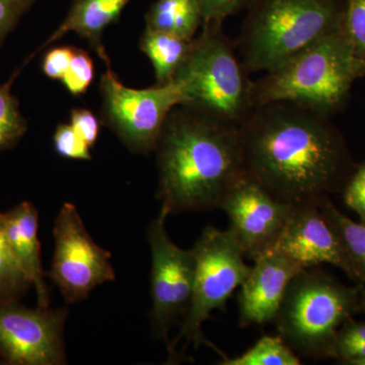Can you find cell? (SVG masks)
Returning <instances> with one entry per match:
<instances>
[{
	"instance_id": "obj_2",
	"label": "cell",
	"mask_w": 365,
	"mask_h": 365,
	"mask_svg": "<svg viewBox=\"0 0 365 365\" xmlns=\"http://www.w3.org/2000/svg\"><path fill=\"white\" fill-rule=\"evenodd\" d=\"M157 197L165 215L220 208L246 177L240 128L179 106L158 138Z\"/></svg>"
},
{
	"instance_id": "obj_19",
	"label": "cell",
	"mask_w": 365,
	"mask_h": 365,
	"mask_svg": "<svg viewBox=\"0 0 365 365\" xmlns=\"http://www.w3.org/2000/svg\"><path fill=\"white\" fill-rule=\"evenodd\" d=\"M319 207L337 235L350 275L365 279V222L359 223L346 217L329 199H322Z\"/></svg>"
},
{
	"instance_id": "obj_23",
	"label": "cell",
	"mask_w": 365,
	"mask_h": 365,
	"mask_svg": "<svg viewBox=\"0 0 365 365\" xmlns=\"http://www.w3.org/2000/svg\"><path fill=\"white\" fill-rule=\"evenodd\" d=\"M334 356L346 364L365 359V324L346 319L334 341Z\"/></svg>"
},
{
	"instance_id": "obj_4",
	"label": "cell",
	"mask_w": 365,
	"mask_h": 365,
	"mask_svg": "<svg viewBox=\"0 0 365 365\" xmlns=\"http://www.w3.org/2000/svg\"><path fill=\"white\" fill-rule=\"evenodd\" d=\"M338 0H254L241 38L250 72H268L342 28Z\"/></svg>"
},
{
	"instance_id": "obj_12",
	"label": "cell",
	"mask_w": 365,
	"mask_h": 365,
	"mask_svg": "<svg viewBox=\"0 0 365 365\" xmlns=\"http://www.w3.org/2000/svg\"><path fill=\"white\" fill-rule=\"evenodd\" d=\"M294 208L276 200L247 177L235 185L220 206L245 256L253 260L273 249Z\"/></svg>"
},
{
	"instance_id": "obj_29",
	"label": "cell",
	"mask_w": 365,
	"mask_h": 365,
	"mask_svg": "<svg viewBox=\"0 0 365 365\" xmlns=\"http://www.w3.org/2000/svg\"><path fill=\"white\" fill-rule=\"evenodd\" d=\"M74 51L76 47L73 46H60L46 53L42 61V71L45 76L50 79L61 81L68 69Z\"/></svg>"
},
{
	"instance_id": "obj_10",
	"label": "cell",
	"mask_w": 365,
	"mask_h": 365,
	"mask_svg": "<svg viewBox=\"0 0 365 365\" xmlns=\"http://www.w3.org/2000/svg\"><path fill=\"white\" fill-rule=\"evenodd\" d=\"M168 216L160 211L148 228L151 253V323L170 347L169 332L181 324L193 294L196 259L193 250L179 248L165 230Z\"/></svg>"
},
{
	"instance_id": "obj_5",
	"label": "cell",
	"mask_w": 365,
	"mask_h": 365,
	"mask_svg": "<svg viewBox=\"0 0 365 365\" xmlns=\"http://www.w3.org/2000/svg\"><path fill=\"white\" fill-rule=\"evenodd\" d=\"M220 26L203 25L174 79L184 86V107L240 128L254 109V83Z\"/></svg>"
},
{
	"instance_id": "obj_14",
	"label": "cell",
	"mask_w": 365,
	"mask_h": 365,
	"mask_svg": "<svg viewBox=\"0 0 365 365\" xmlns=\"http://www.w3.org/2000/svg\"><path fill=\"white\" fill-rule=\"evenodd\" d=\"M318 204L295 207L270 252L283 255L304 268L328 263L347 271L339 240Z\"/></svg>"
},
{
	"instance_id": "obj_11",
	"label": "cell",
	"mask_w": 365,
	"mask_h": 365,
	"mask_svg": "<svg viewBox=\"0 0 365 365\" xmlns=\"http://www.w3.org/2000/svg\"><path fill=\"white\" fill-rule=\"evenodd\" d=\"M66 309H30L18 300L0 302V356L11 365L66 364Z\"/></svg>"
},
{
	"instance_id": "obj_32",
	"label": "cell",
	"mask_w": 365,
	"mask_h": 365,
	"mask_svg": "<svg viewBox=\"0 0 365 365\" xmlns=\"http://www.w3.org/2000/svg\"><path fill=\"white\" fill-rule=\"evenodd\" d=\"M351 365H365V359L356 360V361H353Z\"/></svg>"
},
{
	"instance_id": "obj_30",
	"label": "cell",
	"mask_w": 365,
	"mask_h": 365,
	"mask_svg": "<svg viewBox=\"0 0 365 365\" xmlns=\"http://www.w3.org/2000/svg\"><path fill=\"white\" fill-rule=\"evenodd\" d=\"M71 126L90 148L98 141L100 122L93 112L83 108H76L71 112Z\"/></svg>"
},
{
	"instance_id": "obj_1",
	"label": "cell",
	"mask_w": 365,
	"mask_h": 365,
	"mask_svg": "<svg viewBox=\"0 0 365 365\" xmlns=\"http://www.w3.org/2000/svg\"><path fill=\"white\" fill-rule=\"evenodd\" d=\"M240 135L246 177L294 207L318 204L345 169L344 150L326 116L300 106H257Z\"/></svg>"
},
{
	"instance_id": "obj_8",
	"label": "cell",
	"mask_w": 365,
	"mask_h": 365,
	"mask_svg": "<svg viewBox=\"0 0 365 365\" xmlns=\"http://www.w3.org/2000/svg\"><path fill=\"white\" fill-rule=\"evenodd\" d=\"M101 76L102 123L133 153L148 155L155 151L158 138L170 112L186 102V93L180 81L144 90L128 88L112 71L111 61L104 62Z\"/></svg>"
},
{
	"instance_id": "obj_20",
	"label": "cell",
	"mask_w": 365,
	"mask_h": 365,
	"mask_svg": "<svg viewBox=\"0 0 365 365\" xmlns=\"http://www.w3.org/2000/svg\"><path fill=\"white\" fill-rule=\"evenodd\" d=\"M30 60L28 58L6 83L0 86V151L14 148L28 130V122L21 114L18 98L11 93V86Z\"/></svg>"
},
{
	"instance_id": "obj_27",
	"label": "cell",
	"mask_w": 365,
	"mask_h": 365,
	"mask_svg": "<svg viewBox=\"0 0 365 365\" xmlns=\"http://www.w3.org/2000/svg\"><path fill=\"white\" fill-rule=\"evenodd\" d=\"M38 0H0V47Z\"/></svg>"
},
{
	"instance_id": "obj_33",
	"label": "cell",
	"mask_w": 365,
	"mask_h": 365,
	"mask_svg": "<svg viewBox=\"0 0 365 365\" xmlns=\"http://www.w3.org/2000/svg\"><path fill=\"white\" fill-rule=\"evenodd\" d=\"M361 307L365 309V289L364 290V292H362Z\"/></svg>"
},
{
	"instance_id": "obj_24",
	"label": "cell",
	"mask_w": 365,
	"mask_h": 365,
	"mask_svg": "<svg viewBox=\"0 0 365 365\" xmlns=\"http://www.w3.org/2000/svg\"><path fill=\"white\" fill-rule=\"evenodd\" d=\"M341 29L355 56L365 66V0H347Z\"/></svg>"
},
{
	"instance_id": "obj_13",
	"label": "cell",
	"mask_w": 365,
	"mask_h": 365,
	"mask_svg": "<svg viewBox=\"0 0 365 365\" xmlns=\"http://www.w3.org/2000/svg\"><path fill=\"white\" fill-rule=\"evenodd\" d=\"M239 294L240 325H264L277 316L289 283L304 269L287 257L268 252L254 260Z\"/></svg>"
},
{
	"instance_id": "obj_3",
	"label": "cell",
	"mask_w": 365,
	"mask_h": 365,
	"mask_svg": "<svg viewBox=\"0 0 365 365\" xmlns=\"http://www.w3.org/2000/svg\"><path fill=\"white\" fill-rule=\"evenodd\" d=\"M365 66L357 59L342 29L266 72L253 85L254 108L290 103L327 116L337 110Z\"/></svg>"
},
{
	"instance_id": "obj_25",
	"label": "cell",
	"mask_w": 365,
	"mask_h": 365,
	"mask_svg": "<svg viewBox=\"0 0 365 365\" xmlns=\"http://www.w3.org/2000/svg\"><path fill=\"white\" fill-rule=\"evenodd\" d=\"M95 76V66L88 53L76 47L73 57L63 78L64 88L74 97L86 93Z\"/></svg>"
},
{
	"instance_id": "obj_17",
	"label": "cell",
	"mask_w": 365,
	"mask_h": 365,
	"mask_svg": "<svg viewBox=\"0 0 365 365\" xmlns=\"http://www.w3.org/2000/svg\"><path fill=\"white\" fill-rule=\"evenodd\" d=\"M145 24L150 30L193 41L203 21L197 0H158L145 14Z\"/></svg>"
},
{
	"instance_id": "obj_7",
	"label": "cell",
	"mask_w": 365,
	"mask_h": 365,
	"mask_svg": "<svg viewBox=\"0 0 365 365\" xmlns=\"http://www.w3.org/2000/svg\"><path fill=\"white\" fill-rule=\"evenodd\" d=\"M192 250L196 271L191 304L182 321L181 331L170 342L168 352L174 356L175 347L185 339L195 348L207 346L225 359L227 355L204 336L202 325L215 309L227 311L228 299L248 277L251 267L245 262L244 251L230 228L206 227Z\"/></svg>"
},
{
	"instance_id": "obj_26",
	"label": "cell",
	"mask_w": 365,
	"mask_h": 365,
	"mask_svg": "<svg viewBox=\"0 0 365 365\" xmlns=\"http://www.w3.org/2000/svg\"><path fill=\"white\" fill-rule=\"evenodd\" d=\"M53 146L59 157L68 160H91V148L76 133L71 124L61 123L53 136Z\"/></svg>"
},
{
	"instance_id": "obj_16",
	"label": "cell",
	"mask_w": 365,
	"mask_h": 365,
	"mask_svg": "<svg viewBox=\"0 0 365 365\" xmlns=\"http://www.w3.org/2000/svg\"><path fill=\"white\" fill-rule=\"evenodd\" d=\"M129 2L130 0H74L66 20L40 49L72 32L88 41L103 61L110 59L102 43L103 33L119 21Z\"/></svg>"
},
{
	"instance_id": "obj_15",
	"label": "cell",
	"mask_w": 365,
	"mask_h": 365,
	"mask_svg": "<svg viewBox=\"0 0 365 365\" xmlns=\"http://www.w3.org/2000/svg\"><path fill=\"white\" fill-rule=\"evenodd\" d=\"M4 230L14 256L21 270L35 288L38 307L47 309L50 304L49 292L44 281V270L41 260V244L38 237L39 215L30 202H23L2 213Z\"/></svg>"
},
{
	"instance_id": "obj_9",
	"label": "cell",
	"mask_w": 365,
	"mask_h": 365,
	"mask_svg": "<svg viewBox=\"0 0 365 365\" xmlns=\"http://www.w3.org/2000/svg\"><path fill=\"white\" fill-rule=\"evenodd\" d=\"M54 255L48 273L68 304L88 297L96 287L116 278L111 254L88 234L72 203H64L55 220Z\"/></svg>"
},
{
	"instance_id": "obj_18",
	"label": "cell",
	"mask_w": 365,
	"mask_h": 365,
	"mask_svg": "<svg viewBox=\"0 0 365 365\" xmlns=\"http://www.w3.org/2000/svg\"><path fill=\"white\" fill-rule=\"evenodd\" d=\"M192 42L193 41L145 28L139 46L153 63L157 81L155 85H165L174 79L188 57Z\"/></svg>"
},
{
	"instance_id": "obj_21",
	"label": "cell",
	"mask_w": 365,
	"mask_h": 365,
	"mask_svg": "<svg viewBox=\"0 0 365 365\" xmlns=\"http://www.w3.org/2000/svg\"><path fill=\"white\" fill-rule=\"evenodd\" d=\"M220 365H299L297 354L278 336H263L248 351L235 359L225 357Z\"/></svg>"
},
{
	"instance_id": "obj_6",
	"label": "cell",
	"mask_w": 365,
	"mask_h": 365,
	"mask_svg": "<svg viewBox=\"0 0 365 365\" xmlns=\"http://www.w3.org/2000/svg\"><path fill=\"white\" fill-rule=\"evenodd\" d=\"M357 306L356 292L322 271L304 268L288 285L274 321L280 337L297 355L334 356L338 330Z\"/></svg>"
},
{
	"instance_id": "obj_28",
	"label": "cell",
	"mask_w": 365,
	"mask_h": 365,
	"mask_svg": "<svg viewBox=\"0 0 365 365\" xmlns=\"http://www.w3.org/2000/svg\"><path fill=\"white\" fill-rule=\"evenodd\" d=\"M247 1L248 0H197L202 16V25L222 24Z\"/></svg>"
},
{
	"instance_id": "obj_22",
	"label": "cell",
	"mask_w": 365,
	"mask_h": 365,
	"mask_svg": "<svg viewBox=\"0 0 365 365\" xmlns=\"http://www.w3.org/2000/svg\"><path fill=\"white\" fill-rule=\"evenodd\" d=\"M30 287L7 240L0 212V302L18 300Z\"/></svg>"
},
{
	"instance_id": "obj_31",
	"label": "cell",
	"mask_w": 365,
	"mask_h": 365,
	"mask_svg": "<svg viewBox=\"0 0 365 365\" xmlns=\"http://www.w3.org/2000/svg\"><path fill=\"white\" fill-rule=\"evenodd\" d=\"M345 202L365 222V163L356 170L345 189Z\"/></svg>"
}]
</instances>
